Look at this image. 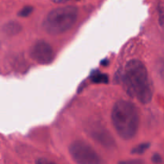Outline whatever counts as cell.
I'll return each mask as SVG.
<instances>
[{
    "instance_id": "obj_1",
    "label": "cell",
    "mask_w": 164,
    "mask_h": 164,
    "mask_svg": "<svg viewBox=\"0 0 164 164\" xmlns=\"http://www.w3.org/2000/svg\"><path fill=\"white\" fill-rule=\"evenodd\" d=\"M124 90L131 98L142 104H147L153 97V88L146 66L138 59L126 62L121 74Z\"/></svg>"
},
{
    "instance_id": "obj_2",
    "label": "cell",
    "mask_w": 164,
    "mask_h": 164,
    "mask_svg": "<svg viewBox=\"0 0 164 164\" xmlns=\"http://www.w3.org/2000/svg\"><path fill=\"white\" fill-rule=\"evenodd\" d=\"M111 122L120 138L130 140L136 135L139 127V114L133 102L118 100L111 110Z\"/></svg>"
},
{
    "instance_id": "obj_3",
    "label": "cell",
    "mask_w": 164,
    "mask_h": 164,
    "mask_svg": "<svg viewBox=\"0 0 164 164\" xmlns=\"http://www.w3.org/2000/svg\"><path fill=\"white\" fill-rule=\"evenodd\" d=\"M78 18V8L73 6L57 7L44 18L42 27L49 34H63L73 27Z\"/></svg>"
},
{
    "instance_id": "obj_4",
    "label": "cell",
    "mask_w": 164,
    "mask_h": 164,
    "mask_svg": "<svg viewBox=\"0 0 164 164\" xmlns=\"http://www.w3.org/2000/svg\"><path fill=\"white\" fill-rule=\"evenodd\" d=\"M69 153L75 162L82 164L100 163L102 160L94 148L82 140L74 141L69 146Z\"/></svg>"
},
{
    "instance_id": "obj_5",
    "label": "cell",
    "mask_w": 164,
    "mask_h": 164,
    "mask_svg": "<svg viewBox=\"0 0 164 164\" xmlns=\"http://www.w3.org/2000/svg\"><path fill=\"white\" fill-rule=\"evenodd\" d=\"M30 56L37 63L46 65L53 62L54 51L51 46L46 41L38 40L30 47Z\"/></svg>"
},
{
    "instance_id": "obj_6",
    "label": "cell",
    "mask_w": 164,
    "mask_h": 164,
    "mask_svg": "<svg viewBox=\"0 0 164 164\" xmlns=\"http://www.w3.org/2000/svg\"><path fill=\"white\" fill-rule=\"evenodd\" d=\"M2 30L6 35H15L22 30V26L17 21H10L4 24Z\"/></svg>"
},
{
    "instance_id": "obj_7",
    "label": "cell",
    "mask_w": 164,
    "mask_h": 164,
    "mask_svg": "<svg viewBox=\"0 0 164 164\" xmlns=\"http://www.w3.org/2000/svg\"><path fill=\"white\" fill-rule=\"evenodd\" d=\"M90 80L94 83H107L109 78L106 74H102L98 70H95L90 75Z\"/></svg>"
},
{
    "instance_id": "obj_8",
    "label": "cell",
    "mask_w": 164,
    "mask_h": 164,
    "mask_svg": "<svg viewBox=\"0 0 164 164\" xmlns=\"http://www.w3.org/2000/svg\"><path fill=\"white\" fill-rule=\"evenodd\" d=\"M150 147V143L145 142V143H141L138 146H137L136 147L133 148L131 150L132 154H142L145 152V150H147L148 148Z\"/></svg>"
},
{
    "instance_id": "obj_9",
    "label": "cell",
    "mask_w": 164,
    "mask_h": 164,
    "mask_svg": "<svg viewBox=\"0 0 164 164\" xmlns=\"http://www.w3.org/2000/svg\"><path fill=\"white\" fill-rule=\"evenodd\" d=\"M32 11H33V7L32 6H26L19 10V12L18 13V15L19 17H22V18H26V17H27V16H29L31 14Z\"/></svg>"
},
{
    "instance_id": "obj_10",
    "label": "cell",
    "mask_w": 164,
    "mask_h": 164,
    "mask_svg": "<svg viewBox=\"0 0 164 164\" xmlns=\"http://www.w3.org/2000/svg\"><path fill=\"white\" fill-rule=\"evenodd\" d=\"M151 161L154 163H159V162H162V158H161V156L159 155L158 154H154V155L152 156L151 158Z\"/></svg>"
},
{
    "instance_id": "obj_11",
    "label": "cell",
    "mask_w": 164,
    "mask_h": 164,
    "mask_svg": "<svg viewBox=\"0 0 164 164\" xmlns=\"http://www.w3.org/2000/svg\"><path fill=\"white\" fill-rule=\"evenodd\" d=\"M122 162V163H130V162H134V163H136V162H142V161H139V160H132V161H125V162Z\"/></svg>"
},
{
    "instance_id": "obj_12",
    "label": "cell",
    "mask_w": 164,
    "mask_h": 164,
    "mask_svg": "<svg viewBox=\"0 0 164 164\" xmlns=\"http://www.w3.org/2000/svg\"><path fill=\"white\" fill-rule=\"evenodd\" d=\"M159 71L162 74V75L164 76V61H162V66H161V68L159 69Z\"/></svg>"
},
{
    "instance_id": "obj_13",
    "label": "cell",
    "mask_w": 164,
    "mask_h": 164,
    "mask_svg": "<svg viewBox=\"0 0 164 164\" xmlns=\"http://www.w3.org/2000/svg\"><path fill=\"white\" fill-rule=\"evenodd\" d=\"M108 64H109V62H108V60H106V59L102 60V62H101V65H102V66H107Z\"/></svg>"
},
{
    "instance_id": "obj_14",
    "label": "cell",
    "mask_w": 164,
    "mask_h": 164,
    "mask_svg": "<svg viewBox=\"0 0 164 164\" xmlns=\"http://www.w3.org/2000/svg\"><path fill=\"white\" fill-rule=\"evenodd\" d=\"M160 20H161V22L164 23V10H162V13H161V17H160Z\"/></svg>"
},
{
    "instance_id": "obj_15",
    "label": "cell",
    "mask_w": 164,
    "mask_h": 164,
    "mask_svg": "<svg viewBox=\"0 0 164 164\" xmlns=\"http://www.w3.org/2000/svg\"><path fill=\"white\" fill-rule=\"evenodd\" d=\"M52 2H56V3H60V2H66L68 0H51Z\"/></svg>"
}]
</instances>
